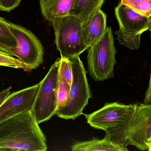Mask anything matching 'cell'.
<instances>
[{
	"mask_svg": "<svg viewBox=\"0 0 151 151\" xmlns=\"http://www.w3.org/2000/svg\"><path fill=\"white\" fill-rule=\"evenodd\" d=\"M72 67V82L67 101L56 114L65 119H75L82 114L83 111L91 98L86 72L80 56L69 59Z\"/></svg>",
	"mask_w": 151,
	"mask_h": 151,
	"instance_id": "cell-5",
	"label": "cell"
},
{
	"mask_svg": "<svg viewBox=\"0 0 151 151\" xmlns=\"http://www.w3.org/2000/svg\"><path fill=\"white\" fill-rule=\"evenodd\" d=\"M74 0H40L42 14L45 19L51 22L60 17L68 16Z\"/></svg>",
	"mask_w": 151,
	"mask_h": 151,
	"instance_id": "cell-12",
	"label": "cell"
},
{
	"mask_svg": "<svg viewBox=\"0 0 151 151\" xmlns=\"http://www.w3.org/2000/svg\"><path fill=\"white\" fill-rule=\"evenodd\" d=\"M21 0H0V10L10 12L17 7Z\"/></svg>",
	"mask_w": 151,
	"mask_h": 151,
	"instance_id": "cell-20",
	"label": "cell"
},
{
	"mask_svg": "<svg viewBox=\"0 0 151 151\" xmlns=\"http://www.w3.org/2000/svg\"><path fill=\"white\" fill-rule=\"evenodd\" d=\"M125 4L140 15L151 17V0H121Z\"/></svg>",
	"mask_w": 151,
	"mask_h": 151,
	"instance_id": "cell-16",
	"label": "cell"
},
{
	"mask_svg": "<svg viewBox=\"0 0 151 151\" xmlns=\"http://www.w3.org/2000/svg\"><path fill=\"white\" fill-rule=\"evenodd\" d=\"M70 87V85L69 84L67 81L59 74V83L58 92V110L61 108L67 101Z\"/></svg>",
	"mask_w": 151,
	"mask_h": 151,
	"instance_id": "cell-17",
	"label": "cell"
},
{
	"mask_svg": "<svg viewBox=\"0 0 151 151\" xmlns=\"http://www.w3.org/2000/svg\"><path fill=\"white\" fill-rule=\"evenodd\" d=\"M119 29L115 32L119 43L131 50L139 49L142 34L150 30L151 17L140 15L125 4L115 8Z\"/></svg>",
	"mask_w": 151,
	"mask_h": 151,
	"instance_id": "cell-6",
	"label": "cell"
},
{
	"mask_svg": "<svg viewBox=\"0 0 151 151\" xmlns=\"http://www.w3.org/2000/svg\"><path fill=\"white\" fill-rule=\"evenodd\" d=\"M11 87H9L8 88L3 90L0 92V105L3 103L7 97L11 94Z\"/></svg>",
	"mask_w": 151,
	"mask_h": 151,
	"instance_id": "cell-21",
	"label": "cell"
},
{
	"mask_svg": "<svg viewBox=\"0 0 151 151\" xmlns=\"http://www.w3.org/2000/svg\"><path fill=\"white\" fill-rule=\"evenodd\" d=\"M61 60L58 59L52 64L45 78L40 82V87L32 110L38 124L48 121L58 109V92Z\"/></svg>",
	"mask_w": 151,
	"mask_h": 151,
	"instance_id": "cell-7",
	"label": "cell"
},
{
	"mask_svg": "<svg viewBox=\"0 0 151 151\" xmlns=\"http://www.w3.org/2000/svg\"><path fill=\"white\" fill-rule=\"evenodd\" d=\"M149 104H151V95L150 98V102H149Z\"/></svg>",
	"mask_w": 151,
	"mask_h": 151,
	"instance_id": "cell-24",
	"label": "cell"
},
{
	"mask_svg": "<svg viewBox=\"0 0 151 151\" xmlns=\"http://www.w3.org/2000/svg\"><path fill=\"white\" fill-rule=\"evenodd\" d=\"M40 82L11 93L0 105V123L25 112L32 111Z\"/></svg>",
	"mask_w": 151,
	"mask_h": 151,
	"instance_id": "cell-10",
	"label": "cell"
},
{
	"mask_svg": "<svg viewBox=\"0 0 151 151\" xmlns=\"http://www.w3.org/2000/svg\"><path fill=\"white\" fill-rule=\"evenodd\" d=\"M116 53L112 30L109 27L101 38L88 50V72L94 80L104 81L114 77Z\"/></svg>",
	"mask_w": 151,
	"mask_h": 151,
	"instance_id": "cell-3",
	"label": "cell"
},
{
	"mask_svg": "<svg viewBox=\"0 0 151 151\" xmlns=\"http://www.w3.org/2000/svg\"><path fill=\"white\" fill-rule=\"evenodd\" d=\"M0 51H2V52H3V51H2L1 50V49H0ZM4 53H5V52H4Z\"/></svg>",
	"mask_w": 151,
	"mask_h": 151,
	"instance_id": "cell-26",
	"label": "cell"
},
{
	"mask_svg": "<svg viewBox=\"0 0 151 151\" xmlns=\"http://www.w3.org/2000/svg\"><path fill=\"white\" fill-rule=\"evenodd\" d=\"M17 47V40L12 33L9 22L0 17V49L14 56Z\"/></svg>",
	"mask_w": 151,
	"mask_h": 151,
	"instance_id": "cell-15",
	"label": "cell"
},
{
	"mask_svg": "<svg viewBox=\"0 0 151 151\" xmlns=\"http://www.w3.org/2000/svg\"><path fill=\"white\" fill-rule=\"evenodd\" d=\"M148 151H151V145H150V148H149Z\"/></svg>",
	"mask_w": 151,
	"mask_h": 151,
	"instance_id": "cell-23",
	"label": "cell"
},
{
	"mask_svg": "<svg viewBox=\"0 0 151 151\" xmlns=\"http://www.w3.org/2000/svg\"><path fill=\"white\" fill-rule=\"evenodd\" d=\"M129 144L140 150H148L151 145V104H137L128 136Z\"/></svg>",
	"mask_w": 151,
	"mask_h": 151,
	"instance_id": "cell-9",
	"label": "cell"
},
{
	"mask_svg": "<svg viewBox=\"0 0 151 151\" xmlns=\"http://www.w3.org/2000/svg\"><path fill=\"white\" fill-rule=\"evenodd\" d=\"M151 95V65L150 76V81H149V85L148 88L145 93V97L144 100V103L149 104L150 98Z\"/></svg>",
	"mask_w": 151,
	"mask_h": 151,
	"instance_id": "cell-22",
	"label": "cell"
},
{
	"mask_svg": "<svg viewBox=\"0 0 151 151\" xmlns=\"http://www.w3.org/2000/svg\"><path fill=\"white\" fill-rule=\"evenodd\" d=\"M0 66L22 69L26 71L25 66L19 59L2 51H0Z\"/></svg>",
	"mask_w": 151,
	"mask_h": 151,
	"instance_id": "cell-18",
	"label": "cell"
},
{
	"mask_svg": "<svg viewBox=\"0 0 151 151\" xmlns=\"http://www.w3.org/2000/svg\"><path fill=\"white\" fill-rule=\"evenodd\" d=\"M55 31V42L61 58L80 56L88 49L83 35V23L71 15L56 18L51 22Z\"/></svg>",
	"mask_w": 151,
	"mask_h": 151,
	"instance_id": "cell-4",
	"label": "cell"
},
{
	"mask_svg": "<svg viewBox=\"0 0 151 151\" xmlns=\"http://www.w3.org/2000/svg\"><path fill=\"white\" fill-rule=\"evenodd\" d=\"M73 151H124L123 149L106 139H93L86 142H77L71 147Z\"/></svg>",
	"mask_w": 151,
	"mask_h": 151,
	"instance_id": "cell-14",
	"label": "cell"
},
{
	"mask_svg": "<svg viewBox=\"0 0 151 151\" xmlns=\"http://www.w3.org/2000/svg\"><path fill=\"white\" fill-rule=\"evenodd\" d=\"M12 33L16 38L17 47L14 56L23 63L26 72L36 69L43 62V47L38 37L30 30L9 22Z\"/></svg>",
	"mask_w": 151,
	"mask_h": 151,
	"instance_id": "cell-8",
	"label": "cell"
},
{
	"mask_svg": "<svg viewBox=\"0 0 151 151\" xmlns=\"http://www.w3.org/2000/svg\"><path fill=\"white\" fill-rule=\"evenodd\" d=\"M47 150L46 137L32 111L0 123V151Z\"/></svg>",
	"mask_w": 151,
	"mask_h": 151,
	"instance_id": "cell-1",
	"label": "cell"
},
{
	"mask_svg": "<svg viewBox=\"0 0 151 151\" xmlns=\"http://www.w3.org/2000/svg\"><path fill=\"white\" fill-rule=\"evenodd\" d=\"M150 33H151V25L150 26Z\"/></svg>",
	"mask_w": 151,
	"mask_h": 151,
	"instance_id": "cell-25",
	"label": "cell"
},
{
	"mask_svg": "<svg viewBox=\"0 0 151 151\" xmlns=\"http://www.w3.org/2000/svg\"><path fill=\"white\" fill-rule=\"evenodd\" d=\"M136 106L137 104L107 103L99 110L85 116L91 127L105 132V139L128 151L129 131Z\"/></svg>",
	"mask_w": 151,
	"mask_h": 151,
	"instance_id": "cell-2",
	"label": "cell"
},
{
	"mask_svg": "<svg viewBox=\"0 0 151 151\" xmlns=\"http://www.w3.org/2000/svg\"><path fill=\"white\" fill-rule=\"evenodd\" d=\"M105 0H74L69 15L79 19L85 25L99 10Z\"/></svg>",
	"mask_w": 151,
	"mask_h": 151,
	"instance_id": "cell-13",
	"label": "cell"
},
{
	"mask_svg": "<svg viewBox=\"0 0 151 151\" xmlns=\"http://www.w3.org/2000/svg\"><path fill=\"white\" fill-rule=\"evenodd\" d=\"M59 74L67 81L70 85H71L73 74L70 61L69 59L60 58Z\"/></svg>",
	"mask_w": 151,
	"mask_h": 151,
	"instance_id": "cell-19",
	"label": "cell"
},
{
	"mask_svg": "<svg viewBox=\"0 0 151 151\" xmlns=\"http://www.w3.org/2000/svg\"><path fill=\"white\" fill-rule=\"evenodd\" d=\"M106 29V15L99 10L85 25H83V35L89 48L103 36Z\"/></svg>",
	"mask_w": 151,
	"mask_h": 151,
	"instance_id": "cell-11",
	"label": "cell"
}]
</instances>
